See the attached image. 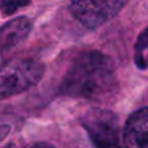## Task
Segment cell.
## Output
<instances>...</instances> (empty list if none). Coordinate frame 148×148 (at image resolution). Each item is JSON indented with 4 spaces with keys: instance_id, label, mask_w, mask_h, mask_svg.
<instances>
[{
    "instance_id": "8",
    "label": "cell",
    "mask_w": 148,
    "mask_h": 148,
    "mask_svg": "<svg viewBox=\"0 0 148 148\" xmlns=\"http://www.w3.org/2000/svg\"><path fill=\"white\" fill-rule=\"evenodd\" d=\"M136 55H140L143 53V51L148 49V27L143 33L139 35L138 40H136Z\"/></svg>"
},
{
    "instance_id": "7",
    "label": "cell",
    "mask_w": 148,
    "mask_h": 148,
    "mask_svg": "<svg viewBox=\"0 0 148 148\" xmlns=\"http://www.w3.org/2000/svg\"><path fill=\"white\" fill-rule=\"evenodd\" d=\"M29 5L27 1H23V3H20V1H0V10L3 12V14H12L14 13L16 10H18L20 8L22 7H26Z\"/></svg>"
},
{
    "instance_id": "9",
    "label": "cell",
    "mask_w": 148,
    "mask_h": 148,
    "mask_svg": "<svg viewBox=\"0 0 148 148\" xmlns=\"http://www.w3.org/2000/svg\"><path fill=\"white\" fill-rule=\"evenodd\" d=\"M9 131H10V127L8 125H5V123L0 125V143L5 139V136L9 134Z\"/></svg>"
},
{
    "instance_id": "4",
    "label": "cell",
    "mask_w": 148,
    "mask_h": 148,
    "mask_svg": "<svg viewBox=\"0 0 148 148\" xmlns=\"http://www.w3.org/2000/svg\"><path fill=\"white\" fill-rule=\"evenodd\" d=\"M126 1H73L69 9L73 17L87 29L100 27L120 13Z\"/></svg>"
},
{
    "instance_id": "5",
    "label": "cell",
    "mask_w": 148,
    "mask_h": 148,
    "mask_svg": "<svg viewBox=\"0 0 148 148\" xmlns=\"http://www.w3.org/2000/svg\"><path fill=\"white\" fill-rule=\"evenodd\" d=\"M125 148H148V108L131 113L123 127Z\"/></svg>"
},
{
    "instance_id": "10",
    "label": "cell",
    "mask_w": 148,
    "mask_h": 148,
    "mask_svg": "<svg viewBox=\"0 0 148 148\" xmlns=\"http://www.w3.org/2000/svg\"><path fill=\"white\" fill-rule=\"evenodd\" d=\"M31 148H55V147L48 143H35Z\"/></svg>"
},
{
    "instance_id": "11",
    "label": "cell",
    "mask_w": 148,
    "mask_h": 148,
    "mask_svg": "<svg viewBox=\"0 0 148 148\" xmlns=\"http://www.w3.org/2000/svg\"><path fill=\"white\" fill-rule=\"evenodd\" d=\"M5 148H14V147H5Z\"/></svg>"
},
{
    "instance_id": "1",
    "label": "cell",
    "mask_w": 148,
    "mask_h": 148,
    "mask_svg": "<svg viewBox=\"0 0 148 148\" xmlns=\"http://www.w3.org/2000/svg\"><path fill=\"white\" fill-rule=\"evenodd\" d=\"M116 87V72L112 60L97 51L81 53L72 62L60 84L62 95L94 101L107 99Z\"/></svg>"
},
{
    "instance_id": "6",
    "label": "cell",
    "mask_w": 148,
    "mask_h": 148,
    "mask_svg": "<svg viewBox=\"0 0 148 148\" xmlns=\"http://www.w3.org/2000/svg\"><path fill=\"white\" fill-rule=\"evenodd\" d=\"M33 23L27 17H18L0 27V53L22 43L29 36Z\"/></svg>"
},
{
    "instance_id": "2",
    "label": "cell",
    "mask_w": 148,
    "mask_h": 148,
    "mask_svg": "<svg viewBox=\"0 0 148 148\" xmlns=\"http://www.w3.org/2000/svg\"><path fill=\"white\" fill-rule=\"evenodd\" d=\"M44 65L33 59H20L0 68V101L22 94L40 82Z\"/></svg>"
},
{
    "instance_id": "3",
    "label": "cell",
    "mask_w": 148,
    "mask_h": 148,
    "mask_svg": "<svg viewBox=\"0 0 148 148\" xmlns=\"http://www.w3.org/2000/svg\"><path fill=\"white\" fill-rule=\"evenodd\" d=\"M81 122L95 148H121L118 120L110 110L92 108L84 113Z\"/></svg>"
}]
</instances>
